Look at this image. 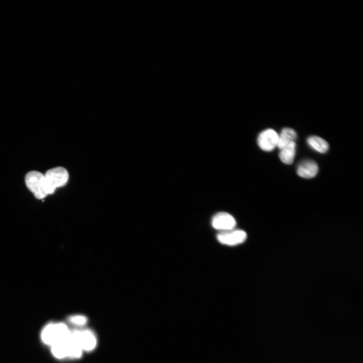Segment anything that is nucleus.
Instances as JSON below:
<instances>
[{"mask_svg": "<svg viewBox=\"0 0 363 363\" xmlns=\"http://www.w3.org/2000/svg\"><path fill=\"white\" fill-rule=\"evenodd\" d=\"M44 175L48 195L53 194L56 189L65 186L69 179L68 171L62 167L50 169Z\"/></svg>", "mask_w": 363, "mask_h": 363, "instance_id": "obj_1", "label": "nucleus"}, {"mask_svg": "<svg viewBox=\"0 0 363 363\" xmlns=\"http://www.w3.org/2000/svg\"><path fill=\"white\" fill-rule=\"evenodd\" d=\"M70 333L67 326L63 323L51 324L44 329L42 339L45 344L53 346L59 342L67 340Z\"/></svg>", "mask_w": 363, "mask_h": 363, "instance_id": "obj_2", "label": "nucleus"}, {"mask_svg": "<svg viewBox=\"0 0 363 363\" xmlns=\"http://www.w3.org/2000/svg\"><path fill=\"white\" fill-rule=\"evenodd\" d=\"M25 183L37 198L42 199L48 195L44 174L37 171L30 172L25 176Z\"/></svg>", "mask_w": 363, "mask_h": 363, "instance_id": "obj_3", "label": "nucleus"}, {"mask_svg": "<svg viewBox=\"0 0 363 363\" xmlns=\"http://www.w3.org/2000/svg\"><path fill=\"white\" fill-rule=\"evenodd\" d=\"M247 238V233L244 231L235 229L221 232L217 235V239L220 243L228 246H236L243 243Z\"/></svg>", "mask_w": 363, "mask_h": 363, "instance_id": "obj_4", "label": "nucleus"}, {"mask_svg": "<svg viewBox=\"0 0 363 363\" xmlns=\"http://www.w3.org/2000/svg\"><path fill=\"white\" fill-rule=\"evenodd\" d=\"M279 134L274 129H267L260 133L257 143L259 147L266 152H270L277 146Z\"/></svg>", "mask_w": 363, "mask_h": 363, "instance_id": "obj_5", "label": "nucleus"}, {"mask_svg": "<svg viewBox=\"0 0 363 363\" xmlns=\"http://www.w3.org/2000/svg\"><path fill=\"white\" fill-rule=\"evenodd\" d=\"M211 224L215 229L223 232L235 229L237 223L231 215L221 212L214 216Z\"/></svg>", "mask_w": 363, "mask_h": 363, "instance_id": "obj_6", "label": "nucleus"}, {"mask_svg": "<svg viewBox=\"0 0 363 363\" xmlns=\"http://www.w3.org/2000/svg\"><path fill=\"white\" fill-rule=\"evenodd\" d=\"M319 171L317 163L310 160L302 161L297 167V173L299 176L305 179L314 178Z\"/></svg>", "mask_w": 363, "mask_h": 363, "instance_id": "obj_7", "label": "nucleus"}, {"mask_svg": "<svg viewBox=\"0 0 363 363\" xmlns=\"http://www.w3.org/2000/svg\"><path fill=\"white\" fill-rule=\"evenodd\" d=\"M80 331H74L70 333L67 340L68 356L77 358L81 357L83 351L80 339Z\"/></svg>", "mask_w": 363, "mask_h": 363, "instance_id": "obj_8", "label": "nucleus"}, {"mask_svg": "<svg viewBox=\"0 0 363 363\" xmlns=\"http://www.w3.org/2000/svg\"><path fill=\"white\" fill-rule=\"evenodd\" d=\"M296 154V144L293 142L280 149L279 157L284 164L290 165L294 162Z\"/></svg>", "mask_w": 363, "mask_h": 363, "instance_id": "obj_9", "label": "nucleus"}, {"mask_svg": "<svg viewBox=\"0 0 363 363\" xmlns=\"http://www.w3.org/2000/svg\"><path fill=\"white\" fill-rule=\"evenodd\" d=\"M80 339L83 350L90 351L95 348L97 340L92 331L88 330L80 331Z\"/></svg>", "mask_w": 363, "mask_h": 363, "instance_id": "obj_10", "label": "nucleus"}, {"mask_svg": "<svg viewBox=\"0 0 363 363\" xmlns=\"http://www.w3.org/2000/svg\"><path fill=\"white\" fill-rule=\"evenodd\" d=\"M297 138V134L295 130L291 128H284L279 134L277 147L281 149L290 143L295 142Z\"/></svg>", "mask_w": 363, "mask_h": 363, "instance_id": "obj_11", "label": "nucleus"}, {"mask_svg": "<svg viewBox=\"0 0 363 363\" xmlns=\"http://www.w3.org/2000/svg\"><path fill=\"white\" fill-rule=\"evenodd\" d=\"M307 142L311 149L320 154L327 153L329 149L327 142L319 136H311L307 139Z\"/></svg>", "mask_w": 363, "mask_h": 363, "instance_id": "obj_12", "label": "nucleus"}, {"mask_svg": "<svg viewBox=\"0 0 363 363\" xmlns=\"http://www.w3.org/2000/svg\"><path fill=\"white\" fill-rule=\"evenodd\" d=\"M68 339L59 342L52 346V353L56 358L62 359L68 356Z\"/></svg>", "mask_w": 363, "mask_h": 363, "instance_id": "obj_13", "label": "nucleus"}, {"mask_svg": "<svg viewBox=\"0 0 363 363\" xmlns=\"http://www.w3.org/2000/svg\"><path fill=\"white\" fill-rule=\"evenodd\" d=\"M70 321L78 325H84L87 322L86 318L82 315H77L71 317L70 318Z\"/></svg>", "mask_w": 363, "mask_h": 363, "instance_id": "obj_14", "label": "nucleus"}]
</instances>
